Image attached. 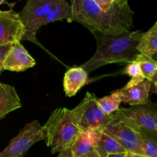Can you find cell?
<instances>
[{"mask_svg": "<svg viewBox=\"0 0 157 157\" xmlns=\"http://www.w3.org/2000/svg\"><path fill=\"white\" fill-rule=\"evenodd\" d=\"M25 33V29L18 13L12 9L0 10V45L19 43Z\"/></svg>", "mask_w": 157, "mask_h": 157, "instance_id": "9", "label": "cell"}, {"mask_svg": "<svg viewBox=\"0 0 157 157\" xmlns=\"http://www.w3.org/2000/svg\"><path fill=\"white\" fill-rule=\"evenodd\" d=\"M103 132L117 141L127 152L144 156L140 133L126 123L113 119Z\"/></svg>", "mask_w": 157, "mask_h": 157, "instance_id": "8", "label": "cell"}, {"mask_svg": "<svg viewBox=\"0 0 157 157\" xmlns=\"http://www.w3.org/2000/svg\"><path fill=\"white\" fill-rule=\"evenodd\" d=\"M136 49L140 54L150 58L157 53V21L147 32H144Z\"/></svg>", "mask_w": 157, "mask_h": 157, "instance_id": "16", "label": "cell"}, {"mask_svg": "<svg viewBox=\"0 0 157 157\" xmlns=\"http://www.w3.org/2000/svg\"><path fill=\"white\" fill-rule=\"evenodd\" d=\"M44 139L43 126L38 121H32L26 124L11 140L8 147L0 153V157H23L34 144Z\"/></svg>", "mask_w": 157, "mask_h": 157, "instance_id": "7", "label": "cell"}, {"mask_svg": "<svg viewBox=\"0 0 157 157\" xmlns=\"http://www.w3.org/2000/svg\"><path fill=\"white\" fill-rule=\"evenodd\" d=\"M78 126L83 132L103 131L106 126L113 121L111 115H106L100 109L98 98L94 94L87 92L83 101L73 109Z\"/></svg>", "mask_w": 157, "mask_h": 157, "instance_id": "6", "label": "cell"}, {"mask_svg": "<svg viewBox=\"0 0 157 157\" xmlns=\"http://www.w3.org/2000/svg\"><path fill=\"white\" fill-rule=\"evenodd\" d=\"M58 157H73V156H72L71 149H69V150H64V151L59 153V155H58Z\"/></svg>", "mask_w": 157, "mask_h": 157, "instance_id": "23", "label": "cell"}, {"mask_svg": "<svg viewBox=\"0 0 157 157\" xmlns=\"http://www.w3.org/2000/svg\"><path fill=\"white\" fill-rule=\"evenodd\" d=\"M123 74L129 75V76L131 77V78H134V77L143 75L139 64H138L135 61H133V62L129 63V64H127L126 68L124 69V71H123Z\"/></svg>", "mask_w": 157, "mask_h": 157, "instance_id": "21", "label": "cell"}, {"mask_svg": "<svg viewBox=\"0 0 157 157\" xmlns=\"http://www.w3.org/2000/svg\"><path fill=\"white\" fill-rule=\"evenodd\" d=\"M151 83L152 84H153V83H157V71H156V74H155V75H153V78H152Z\"/></svg>", "mask_w": 157, "mask_h": 157, "instance_id": "27", "label": "cell"}, {"mask_svg": "<svg viewBox=\"0 0 157 157\" xmlns=\"http://www.w3.org/2000/svg\"><path fill=\"white\" fill-rule=\"evenodd\" d=\"M144 32L130 31L116 35L93 33L97 49L91 58L80 67L87 74L107 64L133 62L140 52L136 49Z\"/></svg>", "mask_w": 157, "mask_h": 157, "instance_id": "2", "label": "cell"}, {"mask_svg": "<svg viewBox=\"0 0 157 157\" xmlns=\"http://www.w3.org/2000/svg\"><path fill=\"white\" fill-rule=\"evenodd\" d=\"M90 136L100 157H107L117 153H126L125 149L113 138L101 130L86 132Z\"/></svg>", "mask_w": 157, "mask_h": 157, "instance_id": "12", "label": "cell"}, {"mask_svg": "<svg viewBox=\"0 0 157 157\" xmlns=\"http://www.w3.org/2000/svg\"><path fill=\"white\" fill-rule=\"evenodd\" d=\"M152 87L151 81L145 79L143 82L133 86L125 85L121 89L116 90L121 98V102L137 106L149 102V95Z\"/></svg>", "mask_w": 157, "mask_h": 157, "instance_id": "11", "label": "cell"}, {"mask_svg": "<svg viewBox=\"0 0 157 157\" xmlns=\"http://www.w3.org/2000/svg\"><path fill=\"white\" fill-rule=\"evenodd\" d=\"M107 157H126V153H117V154H112Z\"/></svg>", "mask_w": 157, "mask_h": 157, "instance_id": "25", "label": "cell"}, {"mask_svg": "<svg viewBox=\"0 0 157 157\" xmlns=\"http://www.w3.org/2000/svg\"><path fill=\"white\" fill-rule=\"evenodd\" d=\"M153 58V59L154 60V61H156V62L157 63V53H156V54H155V55H153V58Z\"/></svg>", "mask_w": 157, "mask_h": 157, "instance_id": "29", "label": "cell"}, {"mask_svg": "<svg viewBox=\"0 0 157 157\" xmlns=\"http://www.w3.org/2000/svg\"><path fill=\"white\" fill-rule=\"evenodd\" d=\"M12 44L0 45V74L3 71V64H4L5 59H6L9 50L12 48Z\"/></svg>", "mask_w": 157, "mask_h": 157, "instance_id": "22", "label": "cell"}, {"mask_svg": "<svg viewBox=\"0 0 157 157\" xmlns=\"http://www.w3.org/2000/svg\"><path fill=\"white\" fill-rule=\"evenodd\" d=\"M21 107V101L15 87L0 82V121Z\"/></svg>", "mask_w": 157, "mask_h": 157, "instance_id": "14", "label": "cell"}, {"mask_svg": "<svg viewBox=\"0 0 157 157\" xmlns=\"http://www.w3.org/2000/svg\"><path fill=\"white\" fill-rule=\"evenodd\" d=\"M36 61L27 52L21 43H16L12 45L9 50L4 64L3 70L10 71L21 72L34 67Z\"/></svg>", "mask_w": 157, "mask_h": 157, "instance_id": "10", "label": "cell"}, {"mask_svg": "<svg viewBox=\"0 0 157 157\" xmlns=\"http://www.w3.org/2000/svg\"><path fill=\"white\" fill-rule=\"evenodd\" d=\"M113 119L122 121L139 133H157V104L149 101L142 105L120 107L112 113Z\"/></svg>", "mask_w": 157, "mask_h": 157, "instance_id": "5", "label": "cell"}, {"mask_svg": "<svg viewBox=\"0 0 157 157\" xmlns=\"http://www.w3.org/2000/svg\"><path fill=\"white\" fill-rule=\"evenodd\" d=\"M2 4H7V5H9V7L12 8V7H13V6H15V3H12V4H10V3H9L8 2H6V0H0V6H1V5H2Z\"/></svg>", "mask_w": 157, "mask_h": 157, "instance_id": "26", "label": "cell"}, {"mask_svg": "<svg viewBox=\"0 0 157 157\" xmlns=\"http://www.w3.org/2000/svg\"><path fill=\"white\" fill-rule=\"evenodd\" d=\"M140 67L143 75L147 80L151 81L157 71V63L152 58L139 54L134 60Z\"/></svg>", "mask_w": 157, "mask_h": 157, "instance_id": "20", "label": "cell"}, {"mask_svg": "<svg viewBox=\"0 0 157 157\" xmlns=\"http://www.w3.org/2000/svg\"><path fill=\"white\" fill-rule=\"evenodd\" d=\"M126 157H146V156H142V155H138V154H135V153L127 152V153H126Z\"/></svg>", "mask_w": 157, "mask_h": 157, "instance_id": "24", "label": "cell"}, {"mask_svg": "<svg viewBox=\"0 0 157 157\" xmlns=\"http://www.w3.org/2000/svg\"><path fill=\"white\" fill-rule=\"evenodd\" d=\"M87 79L88 74L80 66L67 70L64 74L63 81L65 94L67 97L75 96L78 90L87 84Z\"/></svg>", "mask_w": 157, "mask_h": 157, "instance_id": "13", "label": "cell"}, {"mask_svg": "<svg viewBox=\"0 0 157 157\" xmlns=\"http://www.w3.org/2000/svg\"><path fill=\"white\" fill-rule=\"evenodd\" d=\"M57 2L58 0H29L18 13L25 29L22 40L29 41L39 46L52 57L53 55L40 44L36 35L40 28L44 25V19L54 9Z\"/></svg>", "mask_w": 157, "mask_h": 157, "instance_id": "4", "label": "cell"}, {"mask_svg": "<svg viewBox=\"0 0 157 157\" xmlns=\"http://www.w3.org/2000/svg\"><path fill=\"white\" fill-rule=\"evenodd\" d=\"M152 87H153V91H154V93L157 94V83H153V84H152Z\"/></svg>", "mask_w": 157, "mask_h": 157, "instance_id": "28", "label": "cell"}, {"mask_svg": "<svg viewBox=\"0 0 157 157\" xmlns=\"http://www.w3.org/2000/svg\"><path fill=\"white\" fill-rule=\"evenodd\" d=\"M121 100L116 90L112 92L109 96L98 99V104L100 109L106 115H111L120 108Z\"/></svg>", "mask_w": 157, "mask_h": 157, "instance_id": "18", "label": "cell"}, {"mask_svg": "<svg viewBox=\"0 0 157 157\" xmlns=\"http://www.w3.org/2000/svg\"><path fill=\"white\" fill-rule=\"evenodd\" d=\"M143 154L146 157H157V133L141 132Z\"/></svg>", "mask_w": 157, "mask_h": 157, "instance_id": "19", "label": "cell"}, {"mask_svg": "<svg viewBox=\"0 0 157 157\" xmlns=\"http://www.w3.org/2000/svg\"><path fill=\"white\" fill-rule=\"evenodd\" d=\"M44 141L52 153L69 150L82 132L72 110L61 107L54 110L43 126Z\"/></svg>", "mask_w": 157, "mask_h": 157, "instance_id": "3", "label": "cell"}, {"mask_svg": "<svg viewBox=\"0 0 157 157\" xmlns=\"http://www.w3.org/2000/svg\"><path fill=\"white\" fill-rule=\"evenodd\" d=\"M72 20L92 33L116 35L133 28V10L127 0H73Z\"/></svg>", "mask_w": 157, "mask_h": 157, "instance_id": "1", "label": "cell"}, {"mask_svg": "<svg viewBox=\"0 0 157 157\" xmlns=\"http://www.w3.org/2000/svg\"><path fill=\"white\" fill-rule=\"evenodd\" d=\"M73 157H100L86 132H81L71 147Z\"/></svg>", "mask_w": 157, "mask_h": 157, "instance_id": "15", "label": "cell"}, {"mask_svg": "<svg viewBox=\"0 0 157 157\" xmlns=\"http://www.w3.org/2000/svg\"><path fill=\"white\" fill-rule=\"evenodd\" d=\"M64 19L67 20L68 21H73L71 6L70 3L64 0H58L54 9L44 19V25L54 21Z\"/></svg>", "mask_w": 157, "mask_h": 157, "instance_id": "17", "label": "cell"}]
</instances>
